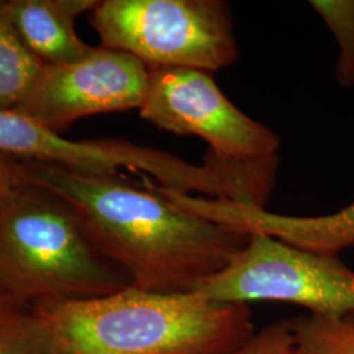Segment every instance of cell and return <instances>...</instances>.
Here are the masks:
<instances>
[{
    "label": "cell",
    "instance_id": "cell-16",
    "mask_svg": "<svg viewBox=\"0 0 354 354\" xmlns=\"http://www.w3.org/2000/svg\"><path fill=\"white\" fill-rule=\"evenodd\" d=\"M24 184H28L24 162L0 152V200Z\"/></svg>",
    "mask_w": 354,
    "mask_h": 354
},
{
    "label": "cell",
    "instance_id": "cell-6",
    "mask_svg": "<svg viewBox=\"0 0 354 354\" xmlns=\"http://www.w3.org/2000/svg\"><path fill=\"white\" fill-rule=\"evenodd\" d=\"M193 292L218 304L282 302L302 306L310 315L344 317L354 313V270L337 254L250 232L228 266Z\"/></svg>",
    "mask_w": 354,
    "mask_h": 354
},
{
    "label": "cell",
    "instance_id": "cell-7",
    "mask_svg": "<svg viewBox=\"0 0 354 354\" xmlns=\"http://www.w3.org/2000/svg\"><path fill=\"white\" fill-rule=\"evenodd\" d=\"M142 118L177 136H196L209 158L223 165H248L277 159L279 136L243 113L203 70L149 67Z\"/></svg>",
    "mask_w": 354,
    "mask_h": 354
},
{
    "label": "cell",
    "instance_id": "cell-17",
    "mask_svg": "<svg viewBox=\"0 0 354 354\" xmlns=\"http://www.w3.org/2000/svg\"><path fill=\"white\" fill-rule=\"evenodd\" d=\"M294 354H298V353H297V352H295V353H294Z\"/></svg>",
    "mask_w": 354,
    "mask_h": 354
},
{
    "label": "cell",
    "instance_id": "cell-14",
    "mask_svg": "<svg viewBox=\"0 0 354 354\" xmlns=\"http://www.w3.org/2000/svg\"><path fill=\"white\" fill-rule=\"evenodd\" d=\"M339 45L335 67L337 83L344 88L354 86V0H314L310 1Z\"/></svg>",
    "mask_w": 354,
    "mask_h": 354
},
{
    "label": "cell",
    "instance_id": "cell-13",
    "mask_svg": "<svg viewBox=\"0 0 354 354\" xmlns=\"http://www.w3.org/2000/svg\"><path fill=\"white\" fill-rule=\"evenodd\" d=\"M0 354H48L32 307L4 295H0Z\"/></svg>",
    "mask_w": 354,
    "mask_h": 354
},
{
    "label": "cell",
    "instance_id": "cell-10",
    "mask_svg": "<svg viewBox=\"0 0 354 354\" xmlns=\"http://www.w3.org/2000/svg\"><path fill=\"white\" fill-rule=\"evenodd\" d=\"M96 0H0V11L44 64L75 62L93 50L77 36L76 17Z\"/></svg>",
    "mask_w": 354,
    "mask_h": 354
},
{
    "label": "cell",
    "instance_id": "cell-15",
    "mask_svg": "<svg viewBox=\"0 0 354 354\" xmlns=\"http://www.w3.org/2000/svg\"><path fill=\"white\" fill-rule=\"evenodd\" d=\"M292 319L279 320L256 332L241 349L232 354H294Z\"/></svg>",
    "mask_w": 354,
    "mask_h": 354
},
{
    "label": "cell",
    "instance_id": "cell-8",
    "mask_svg": "<svg viewBox=\"0 0 354 354\" xmlns=\"http://www.w3.org/2000/svg\"><path fill=\"white\" fill-rule=\"evenodd\" d=\"M149 79V67L136 57L93 48L75 62L45 64L15 112L62 134L88 115L140 109Z\"/></svg>",
    "mask_w": 354,
    "mask_h": 354
},
{
    "label": "cell",
    "instance_id": "cell-9",
    "mask_svg": "<svg viewBox=\"0 0 354 354\" xmlns=\"http://www.w3.org/2000/svg\"><path fill=\"white\" fill-rule=\"evenodd\" d=\"M205 213L218 223L266 234L313 252L337 254L354 247V203L333 214L291 216L251 203L213 198L205 203Z\"/></svg>",
    "mask_w": 354,
    "mask_h": 354
},
{
    "label": "cell",
    "instance_id": "cell-5",
    "mask_svg": "<svg viewBox=\"0 0 354 354\" xmlns=\"http://www.w3.org/2000/svg\"><path fill=\"white\" fill-rule=\"evenodd\" d=\"M102 46L147 67L206 73L238 59L232 12L222 0H105L91 15Z\"/></svg>",
    "mask_w": 354,
    "mask_h": 354
},
{
    "label": "cell",
    "instance_id": "cell-11",
    "mask_svg": "<svg viewBox=\"0 0 354 354\" xmlns=\"http://www.w3.org/2000/svg\"><path fill=\"white\" fill-rule=\"evenodd\" d=\"M44 66L0 11V111L19 106Z\"/></svg>",
    "mask_w": 354,
    "mask_h": 354
},
{
    "label": "cell",
    "instance_id": "cell-1",
    "mask_svg": "<svg viewBox=\"0 0 354 354\" xmlns=\"http://www.w3.org/2000/svg\"><path fill=\"white\" fill-rule=\"evenodd\" d=\"M24 165L26 181L68 203L95 247L136 289L193 292L222 272L250 238L243 230L181 209L153 183L143 189L121 176Z\"/></svg>",
    "mask_w": 354,
    "mask_h": 354
},
{
    "label": "cell",
    "instance_id": "cell-3",
    "mask_svg": "<svg viewBox=\"0 0 354 354\" xmlns=\"http://www.w3.org/2000/svg\"><path fill=\"white\" fill-rule=\"evenodd\" d=\"M129 286L127 274L95 247L64 200L29 183L0 200V295L35 306Z\"/></svg>",
    "mask_w": 354,
    "mask_h": 354
},
{
    "label": "cell",
    "instance_id": "cell-12",
    "mask_svg": "<svg viewBox=\"0 0 354 354\" xmlns=\"http://www.w3.org/2000/svg\"><path fill=\"white\" fill-rule=\"evenodd\" d=\"M292 333L298 354H354V313L294 317Z\"/></svg>",
    "mask_w": 354,
    "mask_h": 354
},
{
    "label": "cell",
    "instance_id": "cell-4",
    "mask_svg": "<svg viewBox=\"0 0 354 354\" xmlns=\"http://www.w3.org/2000/svg\"><path fill=\"white\" fill-rule=\"evenodd\" d=\"M0 152L26 163L57 165L88 175L121 176L124 171L146 183L188 194L244 201L252 192L247 167L209 158L203 165L127 140H71L15 111H0Z\"/></svg>",
    "mask_w": 354,
    "mask_h": 354
},
{
    "label": "cell",
    "instance_id": "cell-2",
    "mask_svg": "<svg viewBox=\"0 0 354 354\" xmlns=\"http://www.w3.org/2000/svg\"><path fill=\"white\" fill-rule=\"evenodd\" d=\"M48 354H232L254 332L248 304L129 286L109 295L30 306Z\"/></svg>",
    "mask_w": 354,
    "mask_h": 354
}]
</instances>
